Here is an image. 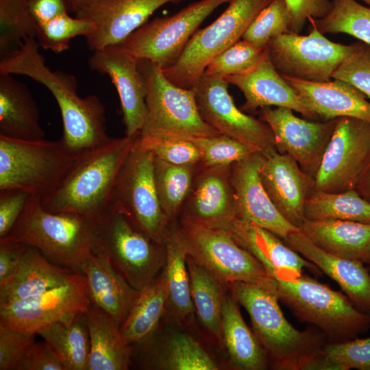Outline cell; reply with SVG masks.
Listing matches in <instances>:
<instances>
[{
    "label": "cell",
    "mask_w": 370,
    "mask_h": 370,
    "mask_svg": "<svg viewBox=\"0 0 370 370\" xmlns=\"http://www.w3.org/2000/svg\"><path fill=\"white\" fill-rule=\"evenodd\" d=\"M36 38L25 40L14 54L1 59L0 73L27 76L44 85L59 106L63 125L61 140L71 149L84 152L110 140L105 108L96 95L80 97L76 77L61 71H52L39 52Z\"/></svg>",
    "instance_id": "obj_1"
},
{
    "label": "cell",
    "mask_w": 370,
    "mask_h": 370,
    "mask_svg": "<svg viewBox=\"0 0 370 370\" xmlns=\"http://www.w3.org/2000/svg\"><path fill=\"white\" fill-rule=\"evenodd\" d=\"M227 285L249 315L254 332L274 369H316L328 342L323 333L294 328L283 314L276 290L243 282Z\"/></svg>",
    "instance_id": "obj_2"
},
{
    "label": "cell",
    "mask_w": 370,
    "mask_h": 370,
    "mask_svg": "<svg viewBox=\"0 0 370 370\" xmlns=\"http://www.w3.org/2000/svg\"><path fill=\"white\" fill-rule=\"evenodd\" d=\"M139 133L110 138L85 153L60 188L41 199L51 212H72L96 222L109 210L117 177L134 148Z\"/></svg>",
    "instance_id": "obj_3"
},
{
    "label": "cell",
    "mask_w": 370,
    "mask_h": 370,
    "mask_svg": "<svg viewBox=\"0 0 370 370\" xmlns=\"http://www.w3.org/2000/svg\"><path fill=\"white\" fill-rule=\"evenodd\" d=\"M8 235L78 273H83L89 255L99 245L95 221L76 213L51 212L40 198L31 195Z\"/></svg>",
    "instance_id": "obj_4"
},
{
    "label": "cell",
    "mask_w": 370,
    "mask_h": 370,
    "mask_svg": "<svg viewBox=\"0 0 370 370\" xmlns=\"http://www.w3.org/2000/svg\"><path fill=\"white\" fill-rule=\"evenodd\" d=\"M86 152L69 149L61 139L30 140L0 135V190L21 189L47 198L60 188Z\"/></svg>",
    "instance_id": "obj_5"
},
{
    "label": "cell",
    "mask_w": 370,
    "mask_h": 370,
    "mask_svg": "<svg viewBox=\"0 0 370 370\" xmlns=\"http://www.w3.org/2000/svg\"><path fill=\"white\" fill-rule=\"evenodd\" d=\"M274 280L279 300L300 321L322 330L328 342L352 340L369 330L370 315L356 308L345 294L303 273Z\"/></svg>",
    "instance_id": "obj_6"
},
{
    "label": "cell",
    "mask_w": 370,
    "mask_h": 370,
    "mask_svg": "<svg viewBox=\"0 0 370 370\" xmlns=\"http://www.w3.org/2000/svg\"><path fill=\"white\" fill-rule=\"evenodd\" d=\"M146 86L147 114L140 136L208 137L221 134L201 117L193 88L180 87L161 68L147 59L138 60Z\"/></svg>",
    "instance_id": "obj_7"
},
{
    "label": "cell",
    "mask_w": 370,
    "mask_h": 370,
    "mask_svg": "<svg viewBox=\"0 0 370 370\" xmlns=\"http://www.w3.org/2000/svg\"><path fill=\"white\" fill-rule=\"evenodd\" d=\"M272 0H231L210 25L190 38L177 62L162 69L174 84L193 88L209 62L243 37L256 16Z\"/></svg>",
    "instance_id": "obj_8"
},
{
    "label": "cell",
    "mask_w": 370,
    "mask_h": 370,
    "mask_svg": "<svg viewBox=\"0 0 370 370\" xmlns=\"http://www.w3.org/2000/svg\"><path fill=\"white\" fill-rule=\"evenodd\" d=\"M180 232L188 254L221 283L243 282L277 290L275 280L262 263L226 230L185 217Z\"/></svg>",
    "instance_id": "obj_9"
},
{
    "label": "cell",
    "mask_w": 370,
    "mask_h": 370,
    "mask_svg": "<svg viewBox=\"0 0 370 370\" xmlns=\"http://www.w3.org/2000/svg\"><path fill=\"white\" fill-rule=\"evenodd\" d=\"M138 139L117 177L110 210L123 213L147 235L161 244L165 238L169 218L158 195L154 154L140 146Z\"/></svg>",
    "instance_id": "obj_10"
},
{
    "label": "cell",
    "mask_w": 370,
    "mask_h": 370,
    "mask_svg": "<svg viewBox=\"0 0 370 370\" xmlns=\"http://www.w3.org/2000/svg\"><path fill=\"white\" fill-rule=\"evenodd\" d=\"M97 223L98 247L133 287L140 291L156 278L166 260L160 244L119 212L110 210Z\"/></svg>",
    "instance_id": "obj_11"
},
{
    "label": "cell",
    "mask_w": 370,
    "mask_h": 370,
    "mask_svg": "<svg viewBox=\"0 0 370 370\" xmlns=\"http://www.w3.org/2000/svg\"><path fill=\"white\" fill-rule=\"evenodd\" d=\"M310 32L299 35L289 32L271 39L266 46L273 65L282 76L312 82H326L354 51L355 44L334 42L309 18Z\"/></svg>",
    "instance_id": "obj_12"
},
{
    "label": "cell",
    "mask_w": 370,
    "mask_h": 370,
    "mask_svg": "<svg viewBox=\"0 0 370 370\" xmlns=\"http://www.w3.org/2000/svg\"><path fill=\"white\" fill-rule=\"evenodd\" d=\"M231 0H200L177 13L156 18L138 27L120 45L136 58L147 59L161 69L174 64L201 23Z\"/></svg>",
    "instance_id": "obj_13"
},
{
    "label": "cell",
    "mask_w": 370,
    "mask_h": 370,
    "mask_svg": "<svg viewBox=\"0 0 370 370\" xmlns=\"http://www.w3.org/2000/svg\"><path fill=\"white\" fill-rule=\"evenodd\" d=\"M91 304L84 274L73 273L62 285L40 295L0 305V325L36 334L56 322L73 320Z\"/></svg>",
    "instance_id": "obj_14"
},
{
    "label": "cell",
    "mask_w": 370,
    "mask_h": 370,
    "mask_svg": "<svg viewBox=\"0 0 370 370\" xmlns=\"http://www.w3.org/2000/svg\"><path fill=\"white\" fill-rule=\"evenodd\" d=\"M369 166L370 123L338 118L314 177V189L328 193L355 189Z\"/></svg>",
    "instance_id": "obj_15"
},
{
    "label": "cell",
    "mask_w": 370,
    "mask_h": 370,
    "mask_svg": "<svg viewBox=\"0 0 370 370\" xmlns=\"http://www.w3.org/2000/svg\"><path fill=\"white\" fill-rule=\"evenodd\" d=\"M228 84L223 78L204 73L193 87L203 119L221 134L240 141L264 157L278 151L269 127L236 106L228 92Z\"/></svg>",
    "instance_id": "obj_16"
},
{
    "label": "cell",
    "mask_w": 370,
    "mask_h": 370,
    "mask_svg": "<svg viewBox=\"0 0 370 370\" xmlns=\"http://www.w3.org/2000/svg\"><path fill=\"white\" fill-rule=\"evenodd\" d=\"M284 107H262L260 119L271 129L278 152L287 153L314 179L338 119L323 122L301 119Z\"/></svg>",
    "instance_id": "obj_17"
},
{
    "label": "cell",
    "mask_w": 370,
    "mask_h": 370,
    "mask_svg": "<svg viewBox=\"0 0 370 370\" xmlns=\"http://www.w3.org/2000/svg\"><path fill=\"white\" fill-rule=\"evenodd\" d=\"M91 70L108 75L119 96L125 135L142 130L147 114L146 86L138 59L121 45L95 50L88 60Z\"/></svg>",
    "instance_id": "obj_18"
},
{
    "label": "cell",
    "mask_w": 370,
    "mask_h": 370,
    "mask_svg": "<svg viewBox=\"0 0 370 370\" xmlns=\"http://www.w3.org/2000/svg\"><path fill=\"white\" fill-rule=\"evenodd\" d=\"M264 158L256 152L234 163L230 182L236 217L267 230L284 240L300 229L280 213L266 192L260 176Z\"/></svg>",
    "instance_id": "obj_19"
},
{
    "label": "cell",
    "mask_w": 370,
    "mask_h": 370,
    "mask_svg": "<svg viewBox=\"0 0 370 370\" xmlns=\"http://www.w3.org/2000/svg\"><path fill=\"white\" fill-rule=\"evenodd\" d=\"M260 176L280 213L299 228L306 220V202L315 190L314 179L304 172L291 156L278 151L264 158Z\"/></svg>",
    "instance_id": "obj_20"
},
{
    "label": "cell",
    "mask_w": 370,
    "mask_h": 370,
    "mask_svg": "<svg viewBox=\"0 0 370 370\" xmlns=\"http://www.w3.org/2000/svg\"><path fill=\"white\" fill-rule=\"evenodd\" d=\"M182 1L99 0L75 15L89 18L94 23L95 32L86 38L88 48L95 51L121 44L162 5Z\"/></svg>",
    "instance_id": "obj_21"
},
{
    "label": "cell",
    "mask_w": 370,
    "mask_h": 370,
    "mask_svg": "<svg viewBox=\"0 0 370 370\" xmlns=\"http://www.w3.org/2000/svg\"><path fill=\"white\" fill-rule=\"evenodd\" d=\"M228 231L235 241L252 254L274 278L297 277L307 269L320 270L273 232L235 217L219 227Z\"/></svg>",
    "instance_id": "obj_22"
},
{
    "label": "cell",
    "mask_w": 370,
    "mask_h": 370,
    "mask_svg": "<svg viewBox=\"0 0 370 370\" xmlns=\"http://www.w3.org/2000/svg\"><path fill=\"white\" fill-rule=\"evenodd\" d=\"M283 241L334 280L356 308L370 315V269L363 262L324 251L301 230Z\"/></svg>",
    "instance_id": "obj_23"
},
{
    "label": "cell",
    "mask_w": 370,
    "mask_h": 370,
    "mask_svg": "<svg viewBox=\"0 0 370 370\" xmlns=\"http://www.w3.org/2000/svg\"><path fill=\"white\" fill-rule=\"evenodd\" d=\"M317 117H353L370 123V102L350 84L341 80L312 82L282 76Z\"/></svg>",
    "instance_id": "obj_24"
},
{
    "label": "cell",
    "mask_w": 370,
    "mask_h": 370,
    "mask_svg": "<svg viewBox=\"0 0 370 370\" xmlns=\"http://www.w3.org/2000/svg\"><path fill=\"white\" fill-rule=\"evenodd\" d=\"M223 79L243 93L244 109L274 106L290 108L310 119L317 117L276 70L268 54L249 71Z\"/></svg>",
    "instance_id": "obj_25"
},
{
    "label": "cell",
    "mask_w": 370,
    "mask_h": 370,
    "mask_svg": "<svg viewBox=\"0 0 370 370\" xmlns=\"http://www.w3.org/2000/svg\"><path fill=\"white\" fill-rule=\"evenodd\" d=\"M91 302L120 325L126 319L140 291L133 287L112 264L109 255L98 247L84 267Z\"/></svg>",
    "instance_id": "obj_26"
},
{
    "label": "cell",
    "mask_w": 370,
    "mask_h": 370,
    "mask_svg": "<svg viewBox=\"0 0 370 370\" xmlns=\"http://www.w3.org/2000/svg\"><path fill=\"white\" fill-rule=\"evenodd\" d=\"M73 273L27 245L16 269L0 282V305L36 296L62 285Z\"/></svg>",
    "instance_id": "obj_27"
},
{
    "label": "cell",
    "mask_w": 370,
    "mask_h": 370,
    "mask_svg": "<svg viewBox=\"0 0 370 370\" xmlns=\"http://www.w3.org/2000/svg\"><path fill=\"white\" fill-rule=\"evenodd\" d=\"M90 352L86 370H126L133 348L123 336L120 325L103 310L91 302L84 313Z\"/></svg>",
    "instance_id": "obj_28"
},
{
    "label": "cell",
    "mask_w": 370,
    "mask_h": 370,
    "mask_svg": "<svg viewBox=\"0 0 370 370\" xmlns=\"http://www.w3.org/2000/svg\"><path fill=\"white\" fill-rule=\"evenodd\" d=\"M0 135L21 140H40L45 132L30 90L11 74L0 73Z\"/></svg>",
    "instance_id": "obj_29"
},
{
    "label": "cell",
    "mask_w": 370,
    "mask_h": 370,
    "mask_svg": "<svg viewBox=\"0 0 370 370\" xmlns=\"http://www.w3.org/2000/svg\"><path fill=\"white\" fill-rule=\"evenodd\" d=\"M299 229L314 244L330 254L364 264L369 262L370 224L306 219Z\"/></svg>",
    "instance_id": "obj_30"
},
{
    "label": "cell",
    "mask_w": 370,
    "mask_h": 370,
    "mask_svg": "<svg viewBox=\"0 0 370 370\" xmlns=\"http://www.w3.org/2000/svg\"><path fill=\"white\" fill-rule=\"evenodd\" d=\"M238 301L225 295L221 312V336L232 363L238 369L262 370L267 355L254 331L245 322Z\"/></svg>",
    "instance_id": "obj_31"
},
{
    "label": "cell",
    "mask_w": 370,
    "mask_h": 370,
    "mask_svg": "<svg viewBox=\"0 0 370 370\" xmlns=\"http://www.w3.org/2000/svg\"><path fill=\"white\" fill-rule=\"evenodd\" d=\"M212 167L198 182L192 204L191 213L186 216L204 224L221 227L236 217L234 190L229 178Z\"/></svg>",
    "instance_id": "obj_32"
},
{
    "label": "cell",
    "mask_w": 370,
    "mask_h": 370,
    "mask_svg": "<svg viewBox=\"0 0 370 370\" xmlns=\"http://www.w3.org/2000/svg\"><path fill=\"white\" fill-rule=\"evenodd\" d=\"M166 260L162 273L167 284L168 299L173 319L184 322L195 311L190 294V279L186 264L188 251L180 230L165 236Z\"/></svg>",
    "instance_id": "obj_33"
},
{
    "label": "cell",
    "mask_w": 370,
    "mask_h": 370,
    "mask_svg": "<svg viewBox=\"0 0 370 370\" xmlns=\"http://www.w3.org/2000/svg\"><path fill=\"white\" fill-rule=\"evenodd\" d=\"M167 299L168 288L163 274L140 290L120 326L128 343L137 344L153 334L165 311Z\"/></svg>",
    "instance_id": "obj_34"
},
{
    "label": "cell",
    "mask_w": 370,
    "mask_h": 370,
    "mask_svg": "<svg viewBox=\"0 0 370 370\" xmlns=\"http://www.w3.org/2000/svg\"><path fill=\"white\" fill-rule=\"evenodd\" d=\"M143 366L168 370H217L219 366L204 347L184 332L173 334L164 346L145 349Z\"/></svg>",
    "instance_id": "obj_35"
},
{
    "label": "cell",
    "mask_w": 370,
    "mask_h": 370,
    "mask_svg": "<svg viewBox=\"0 0 370 370\" xmlns=\"http://www.w3.org/2000/svg\"><path fill=\"white\" fill-rule=\"evenodd\" d=\"M49 345L66 370H86L90 340L84 314L69 321L56 322L37 332Z\"/></svg>",
    "instance_id": "obj_36"
},
{
    "label": "cell",
    "mask_w": 370,
    "mask_h": 370,
    "mask_svg": "<svg viewBox=\"0 0 370 370\" xmlns=\"http://www.w3.org/2000/svg\"><path fill=\"white\" fill-rule=\"evenodd\" d=\"M186 264L195 311L203 325L211 334L221 338V312L225 295L223 283L188 254Z\"/></svg>",
    "instance_id": "obj_37"
},
{
    "label": "cell",
    "mask_w": 370,
    "mask_h": 370,
    "mask_svg": "<svg viewBox=\"0 0 370 370\" xmlns=\"http://www.w3.org/2000/svg\"><path fill=\"white\" fill-rule=\"evenodd\" d=\"M309 220L336 219L370 224V203L356 189L340 193L314 190L305 205Z\"/></svg>",
    "instance_id": "obj_38"
},
{
    "label": "cell",
    "mask_w": 370,
    "mask_h": 370,
    "mask_svg": "<svg viewBox=\"0 0 370 370\" xmlns=\"http://www.w3.org/2000/svg\"><path fill=\"white\" fill-rule=\"evenodd\" d=\"M37 29L27 0H0V59L15 53L25 40L36 38Z\"/></svg>",
    "instance_id": "obj_39"
},
{
    "label": "cell",
    "mask_w": 370,
    "mask_h": 370,
    "mask_svg": "<svg viewBox=\"0 0 370 370\" xmlns=\"http://www.w3.org/2000/svg\"><path fill=\"white\" fill-rule=\"evenodd\" d=\"M331 10L325 16L314 18L322 33H345L370 45V6L355 0H332Z\"/></svg>",
    "instance_id": "obj_40"
},
{
    "label": "cell",
    "mask_w": 370,
    "mask_h": 370,
    "mask_svg": "<svg viewBox=\"0 0 370 370\" xmlns=\"http://www.w3.org/2000/svg\"><path fill=\"white\" fill-rule=\"evenodd\" d=\"M191 165H177L155 157L154 175L161 207L168 217L179 210L191 186Z\"/></svg>",
    "instance_id": "obj_41"
},
{
    "label": "cell",
    "mask_w": 370,
    "mask_h": 370,
    "mask_svg": "<svg viewBox=\"0 0 370 370\" xmlns=\"http://www.w3.org/2000/svg\"><path fill=\"white\" fill-rule=\"evenodd\" d=\"M95 30V24L90 19L73 18L69 13H64L38 25L36 39L42 49L60 53L69 48L73 38H87Z\"/></svg>",
    "instance_id": "obj_42"
},
{
    "label": "cell",
    "mask_w": 370,
    "mask_h": 370,
    "mask_svg": "<svg viewBox=\"0 0 370 370\" xmlns=\"http://www.w3.org/2000/svg\"><path fill=\"white\" fill-rule=\"evenodd\" d=\"M267 56L266 47L239 40L214 57L204 73L221 78L243 74L254 69Z\"/></svg>",
    "instance_id": "obj_43"
},
{
    "label": "cell",
    "mask_w": 370,
    "mask_h": 370,
    "mask_svg": "<svg viewBox=\"0 0 370 370\" xmlns=\"http://www.w3.org/2000/svg\"><path fill=\"white\" fill-rule=\"evenodd\" d=\"M370 370V337L325 345L317 369Z\"/></svg>",
    "instance_id": "obj_44"
},
{
    "label": "cell",
    "mask_w": 370,
    "mask_h": 370,
    "mask_svg": "<svg viewBox=\"0 0 370 370\" xmlns=\"http://www.w3.org/2000/svg\"><path fill=\"white\" fill-rule=\"evenodd\" d=\"M291 19L284 0H272L254 19L242 38L265 47L273 38L291 32Z\"/></svg>",
    "instance_id": "obj_45"
},
{
    "label": "cell",
    "mask_w": 370,
    "mask_h": 370,
    "mask_svg": "<svg viewBox=\"0 0 370 370\" xmlns=\"http://www.w3.org/2000/svg\"><path fill=\"white\" fill-rule=\"evenodd\" d=\"M191 142L201 152V162L208 167L227 166L256 153L253 149L228 136L208 137L181 136Z\"/></svg>",
    "instance_id": "obj_46"
},
{
    "label": "cell",
    "mask_w": 370,
    "mask_h": 370,
    "mask_svg": "<svg viewBox=\"0 0 370 370\" xmlns=\"http://www.w3.org/2000/svg\"><path fill=\"white\" fill-rule=\"evenodd\" d=\"M138 143L154 156L177 165H193L201 161L199 150L189 140L176 137L140 136Z\"/></svg>",
    "instance_id": "obj_47"
},
{
    "label": "cell",
    "mask_w": 370,
    "mask_h": 370,
    "mask_svg": "<svg viewBox=\"0 0 370 370\" xmlns=\"http://www.w3.org/2000/svg\"><path fill=\"white\" fill-rule=\"evenodd\" d=\"M354 51L343 62L332 75L354 86L370 99V45L355 43Z\"/></svg>",
    "instance_id": "obj_48"
},
{
    "label": "cell",
    "mask_w": 370,
    "mask_h": 370,
    "mask_svg": "<svg viewBox=\"0 0 370 370\" xmlns=\"http://www.w3.org/2000/svg\"><path fill=\"white\" fill-rule=\"evenodd\" d=\"M35 334L0 325V370H19Z\"/></svg>",
    "instance_id": "obj_49"
},
{
    "label": "cell",
    "mask_w": 370,
    "mask_h": 370,
    "mask_svg": "<svg viewBox=\"0 0 370 370\" xmlns=\"http://www.w3.org/2000/svg\"><path fill=\"white\" fill-rule=\"evenodd\" d=\"M30 195L21 189L0 190V238L7 236L21 215Z\"/></svg>",
    "instance_id": "obj_50"
},
{
    "label": "cell",
    "mask_w": 370,
    "mask_h": 370,
    "mask_svg": "<svg viewBox=\"0 0 370 370\" xmlns=\"http://www.w3.org/2000/svg\"><path fill=\"white\" fill-rule=\"evenodd\" d=\"M291 19V32H299L309 18H320L331 10L330 0H284Z\"/></svg>",
    "instance_id": "obj_51"
},
{
    "label": "cell",
    "mask_w": 370,
    "mask_h": 370,
    "mask_svg": "<svg viewBox=\"0 0 370 370\" xmlns=\"http://www.w3.org/2000/svg\"><path fill=\"white\" fill-rule=\"evenodd\" d=\"M19 370H66L56 354L44 341L34 342L25 356Z\"/></svg>",
    "instance_id": "obj_52"
},
{
    "label": "cell",
    "mask_w": 370,
    "mask_h": 370,
    "mask_svg": "<svg viewBox=\"0 0 370 370\" xmlns=\"http://www.w3.org/2000/svg\"><path fill=\"white\" fill-rule=\"evenodd\" d=\"M27 247V245L11 236L0 238V282L16 269Z\"/></svg>",
    "instance_id": "obj_53"
},
{
    "label": "cell",
    "mask_w": 370,
    "mask_h": 370,
    "mask_svg": "<svg viewBox=\"0 0 370 370\" xmlns=\"http://www.w3.org/2000/svg\"><path fill=\"white\" fill-rule=\"evenodd\" d=\"M27 3L37 25L71 12L69 0H27Z\"/></svg>",
    "instance_id": "obj_54"
},
{
    "label": "cell",
    "mask_w": 370,
    "mask_h": 370,
    "mask_svg": "<svg viewBox=\"0 0 370 370\" xmlns=\"http://www.w3.org/2000/svg\"><path fill=\"white\" fill-rule=\"evenodd\" d=\"M355 189L364 199L370 203V166Z\"/></svg>",
    "instance_id": "obj_55"
},
{
    "label": "cell",
    "mask_w": 370,
    "mask_h": 370,
    "mask_svg": "<svg viewBox=\"0 0 370 370\" xmlns=\"http://www.w3.org/2000/svg\"><path fill=\"white\" fill-rule=\"evenodd\" d=\"M99 0H69L71 12L77 13L91 6Z\"/></svg>",
    "instance_id": "obj_56"
},
{
    "label": "cell",
    "mask_w": 370,
    "mask_h": 370,
    "mask_svg": "<svg viewBox=\"0 0 370 370\" xmlns=\"http://www.w3.org/2000/svg\"><path fill=\"white\" fill-rule=\"evenodd\" d=\"M370 6V0H362Z\"/></svg>",
    "instance_id": "obj_57"
},
{
    "label": "cell",
    "mask_w": 370,
    "mask_h": 370,
    "mask_svg": "<svg viewBox=\"0 0 370 370\" xmlns=\"http://www.w3.org/2000/svg\"><path fill=\"white\" fill-rule=\"evenodd\" d=\"M368 264H369V265H370V260H369V262Z\"/></svg>",
    "instance_id": "obj_58"
}]
</instances>
